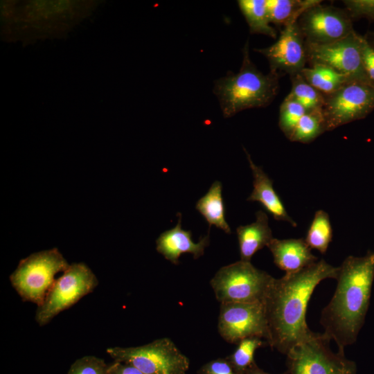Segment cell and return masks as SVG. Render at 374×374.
<instances>
[{
  "instance_id": "1",
  "label": "cell",
  "mask_w": 374,
  "mask_h": 374,
  "mask_svg": "<svg viewBox=\"0 0 374 374\" xmlns=\"http://www.w3.org/2000/svg\"><path fill=\"white\" fill-rule=\"evenodd\" d=\"M339 267L321 259L294 273L274 278L263 301L268 325L267 344L287 355L312 330L306 323L308 304L316 287L337 279Z\"/></svg>"
},
{
  "instance_id": "2",
  "label": "cell",
  "mask_w": 374,
  "mask_h": 374,
  "mask_svg": "<svg viewBox=\"0 0 374 374\" xmlns=\"http://www.w3.org/2000/svg\"><path fill=\"white\" fill-rule=\"evenodd\" d=\"M101 1H1V36L7 42L32 43L60 38L96 10Z\"/></svg>"
},
{
  "instance_id": "3",
  "label": "cell",
  "mask_w": 374,
  "mask_h": 374,
  "mask_svg": "<svg viewBox=\"0 0 374 374\" xmlns=\"http://www.w3.org/2000/svg\"><path fill=\"white\" fill-rule=\"evenodd\" d=\"M374 279V252L348 256L339 267L337 284L329 303L321 313L324 332L344 351L353 344L364 321Z\"/></svg>"
},
{
  "instance_id": "4",
  "label": "cell",
  "mask_w": 374,
  "mask_h": 374,
  "mask_svg": "<svg viewBox=\"0 0 374 374\" xmlns=\"http://www.w3.org/2000/svg\"><path fill=\"white\" fill-rule=\"evenodd\" d=\"M243 58L237 73L229 72L215 82L217 96L225 118L247 109L264 107L276 96L279 88V73L260 72L249 57V42L243 50Z\"/></svg>"
},
{
  "instance_id": "5",
  "label": "cell",
  "mask_w": 374,
  "mask_h": 374,
  "mask_svg": "<svg viewBox=\"0 0 374 374\" xmlns=\"http://www.w3.org/2000/svg\"><path fill=\"white\" fill-rule=\"evenodd\" d=\"M69 265L57 248L34 253L21 259L10 281L24 301L41 305L53 285L55 276Z\"/></svg>"
},
{
  "instance_id": "6",
  "label": "cell",
  "mask_w": 374,
  "mask_h": 374,
  "mask_svg": "<svg viewBox=\"0 0 374 374\" xmlns=\"http://www.w3.org/2000/svg\"><path fill=\"white\" fill-rule=\"evenodd\" d=\"M274 277L239 260L220 268L210 281L217 300L225 303H263Z\"/></svg>"
},
{
  "instance_id": "7",
  "label": "cell",
  "mask_w": 374,
  "mask_h": 374,
  "mask_svg": "<svg viewBox=\"0 0 374 374\" xmlns=\"http://www.w3.org/2000/svg\"><path fill=\"white\" fill-rule=\"evenodd\" d=\"M323 332H311L287 355V374H356V364L344 351L334 352Z\"/></svg>"
},
{
  "instance_id": "8",
  "label": "cell",
  "mask_w": 374,
  "mask_h": 374,
  "mask_svg": "<svg viewBox=\"0 0 374 374\" xmlns=\"http://www.w3.org/2000/svg\"><path fill=\"white\" fill-rule=\"evenodd\" d=\"M107 353L114 359L130 364L143 374H186L189 360L167 337L140 346L112 347Z\"/></svg>"
},
{
  "instance_id": "9",
  "label": "cell",
  "mask_w": 374,
  "mask_h": 374,
  "mask_svg": "<svg viewBox=\"0 0 374 374\" xmlns=\"http://www.w3.org/2000/svg\"><path fill=\"white\" fill-rule=\"evenodd\" d=\"M98 280L84 262L72 263L55 279L43 303L37 307L35 321L39 326L48 323L62 311L92 292Z\"/></svg>"
},
{
  "instance_id": "10",
  "label": "cell",
  "mask_w": 374,
  "mask_h": 374,
  "mask_svg": "<svg viewBox=\"0 0 374 374\" xmlns=\"http://www.w3.org/2000/svg\"><path fill=\"white\" fill-rule=\"evenodd\" d=\"M373 109L374 82L350 80L333 93L324 95L322 110L326 131L362 119Z\"/></svg>"
},
{
  "instance_id": "11",
  "label": "cell",
  "mask_w": 374,
  "mask_h": 374,
  "mask_svg": "<svg viewBox=\"0 0 374 374\" xmlns=\"http://www.w3.org/2000/svg\"><path fill=\"white\" fill-rule=\"evenodd\" d=\"M218 331L230 344H238L251 337H269L267 321L263 303H221Z\"/></svg>"
},
{
  "instance_id": "12",
  "label": "cell",
  "mask_w": 374,
  "mask_h": 374,
  "mask_svg": "<svg viewBox=\"0 0 374 374\" xmlns=\"http://www.w3.org/2000/svg\"><path fill=\"white\" fill-rule=\"evenodd\" d=\"M305 48L308 62L310 65L324 64L353 80H369L362 61L360 35L355 31L343 39L328 44L305 42Z\"/></svg>"
},
{
  "instance_id": "13",
  "label": "cell",
  "mask_w": 374,
  "mask_h": 374,
  "mask_svg": "<svg viewBox=\"0 0 374 374\" xmlns=\"http://www.w3.org/2000/svg\"><path fill=\"white\" fill-rule=\"evenodd\" d=\"M298 24L305 41L313 44L333 42L355 31L346 10L321 3L307 9L299 18Z\"/></svg>"
},
{
  "instance_id": "14",
  "label": "cell",
  "mask_w": 374,
  "mask_h": 374,
  "mask_svg": "<svg viewBox=\"0 0 374 374\" xmlns=\"http://www.w3.org/2000/svg\"><path fill=\"white\" fill-rule=\"evenodd\" d=\"M294 19L287 24L280 32L277 41L272 45L255 49L269 61L270 71L280 75L299 74L308 62L305 38Z\"/></svg>"
},
{
  "instance_id": "15",
  "label": "cell",
  "mask_w": 374,
  "mask_h": 374,
  "mask_svg": "<svg viewBox=\"0 0 374 374\" xmlns=\"http://www.w3.org/2000/svg\"><path fill=\"white\" fill-rule=\"evenodd\" d=\"M177 215V225L161 233L156 240L157 251L175 265L179 263V258L183 253H191L193 258H199L209 244L208 235L202 238L198 242H194L191 231L181 228V214L178 213Z\"/></svg>"
},
{
  "instance_id": "16",
  "label": "cell",
  "mask_w": 374,
  "mask_h": 374,
  "mask_svg": "<svg viewBox=\"0 0 374 374\" xmlns=\"http://www.w3.org/2000/svg\"><path fill=\"white\" fill-rule=\"evenodd\" d=\"M267 247L274 264L285 274L299 271L318 261L304 238H273Z\"/></svg>"
},
{
  "instance_id": "17",
  "label": "cell",
  "mask_w": 374,
  "mask_h": 374,
  "mask_svg": "<svg viewBox=\"0 0 374 374\" xmlns=\"http://www.w3.org/2000/svg\"><path fill=\"white\" fill-rule=\"evenodd\" d=\"M249 161L253 177V190L247 201L258 202L273 217L278 221H285L296 227V222L289 215L283 202L273 187V181L256 166L249 154L244 149Z\"/></svg>"
},
{
  "instance_id": "18",
  "label": "cell",
  "mask_w": 374,
  "mask_h": 374,
  "mask_svg": "<svg viewBox=\"0 0 374 374\" xmlns=\"http://www.w3.org/2000/svg\"><path fill=\"white\" fill-rule=\"evenodd\" d=\"M240 260L250 262L252 256L264 247H267L271 240V230L268 223V216L262 211L256 213V220L251 224L239 226L236 229Z\"/></svg>"
},
{
  "instance_id": "19",
  "label": "cell",
  "mask_w": 374,
  "mask_h": 374,
  "mask_svg": "<svg viewBox=\"0 0 374 374\" xmlns=\"http://www.w3.org/2000/svg\"><path fill=\"white\" fill-rule=\"evenodd\" d=\"M222 183L214 181L207 193L196 204V209L204 217L209 226L214 225L226 233H231V230L225 218V206L222 195Z\"/></svg>"
},
{
  "instance_id": "20",
  "label": "cell",
  "mask_w": 374,
  "mask_h": 374,
  "mask_svg": "<svg viewBox=\"0 0 374 374\" xmlns=\"http://www.w3.org/2000/svg\"><path fill=\"white\" fill-rule=\"evenodd\" d=\"M302 77L323 95L337 91L353 79L337 70L321 64H313L305 67L300 73Z\"/></svg>"
},
{
  "instance_id": "21",
  "label": "cell",
  "mask_w": 374,
  "mask_h": 374,
  "mask_svg": "<svg viewBox=\"0 0 374 374\" xmlns=\"http://www.w3.org/2000/svg\"><path fill=\"white\" fill-rule=\"evenodd\" d=\"M319 0H266L270 23L283 27L300 16L309 8L321 3Z\"/></svg>"
},
{
  "instance_id": "22",
  "label": "cell",
  "mask_w": 374,
  "mask_h": 374,
  "mask_svg": "<svg viewBox=\"0 0 374 374\" xmlns=\"http://www.w3.org/2000/svg\"><path fill=\"white\" fill-rule=\"evenodd\" d=\"M238 4L248 24L251 33L263 34L274 39L276 38L277 32L270 25L266 0H239Z\"/></svg>"
},
{
  "instance_id": "23",
  "label": "cell",
  "mask_w": 374,
  "mask_h": 374,
  "mask_svg": "<svg viewBox=\"0 0 374 374\" xmlns=\"http://www.w3.org/2000/svg\"><path fill=\"white\" fill-rule=\"evenodd\" d=\"M332 240V229L328 213L323 210L315 212L308 229L305 241L312 249L324 254Z\"/></svg>"
},
{
  "instance_id": "24",
  "label": "cell",
  "mask_w": 374,
  "mask_h": 374,
  "mask_svg": "<svg viewBox=\"0 0 374 374\" xmlns=\"http://www.w3.org/2000/svg\"><path fill=\"white\" fill-rule=\"evenodd\" d=\"M326 132L322 109L307 112L296 124L289 140L309 143Z\"/></svg>"
},
{
  "instance_id": "25",
  "label": "cell",
  "mask_w": 374,
  "mask_h": 374,
  "mask_svg": "<svg viewBox=\"0 0 374 374\" xmlns=\"http://www.w3.org/2000/svg\"><path fill=\"white\" fill-rule=\"evenodd\" d=\"M292 89L287 95L295 100L307 112L322 109L324 104V95L310 85L299 73L290 77Z\"/></svg>"
},
{
  "instance_id": "26",
  "label": "cell",
  "mask_w": 374,
  "mask_h": 374,
  "mask_svg": "<svg viewBox=\"0 0 374 374\" xmlns=\"http://www.w3.org/2000/svg\"><path fill=\"white\" fill-rule=\"evenodd\" d=\"M260 338L251 337L241 340L237 348L229 357V360L238 374H244L254 362L256 350L266 344Z\"/></svg>"
},
{
  "instance_id": "27",
  "label": "cell",
  "mask_w": 374,
  "mask_h": 374,
  "mask_svg": "<svg viewBox=\"0 0 374 374\" xmlns=\"http://www.w3.org/2000/svg\"><path fill=\"white\" fill-rule=\"evenodd\" d=\"M307 112L295 100L287 96L280 106L278 125L289 139L301 118Z\"/></svg>"
},
{
  "instance_id": "28",
  "label": "cell",
  "mask_w": 374,
  "mask_h": 374,
  "mask_svg": "<svg viewBox=\"0 0 374 374\" xmlns=\"http://www.w3.org/2000/svg\"><path fill=\"white\" fill-rule=\"evenodd\" d=\"M68 374H109V364L95 356H84L74 362Z\"/></svg>"
},
{
  "instance_id": "29",
  "label": "cell",
  "mask_w": 374,
  "mask_h": 374,
  "mask_svg": "<svg viewBox=\"0 0 374 374\" xmlns=\"http://www.w3.org/2000/svg\"><path fill=\"white\" fill-rule=\"evenodd\" d=\"M346 10L352 19L374 20V0H345Z\"/></svg>"
},
{
  "instance_id": "30",
  "label": "cell",
  "mask_w": 374,
  "mask_h": 374,
  "mask_svg": "<svg viewBox=\"0 0 374 374\" xmlns=\"http://www.w3.org/2000/svg\"><path fill=\"white\" fill-rule=\"evenodd\" d=\"M360 50L364 71L369 80L374 82V47L365 37L360 35Z\"/></svg>"
},
{
  "instance_id": "31",
  "label": "cell",
  "mask_w": 374,
  "mask_h": 374,
  "mask_svg": "<svg viewBox=\"0 0 374 374\" xmlns=\"http://www.w3.org/2000/svg\"><path fill=\"white\" fill-rule=\"evenodd\" d=\"M201 374H238L229 359H217L205 364Z\"/></svg>"
},
{
  "instance_id": "32",
  "label": "cell",
  "mask_w": 374,
  "mask_h": 374,
  "mask_svg": "<svg viewBox=\"0 0 374 374\" xmlns=\"http://www.w3.org/2000/svg\"><path fill=\"white\" fill-rule=\"evenodd\" d=\"M109 374H143L134 366L120 362L114 361L109 364Z\"/></svg>"
},
{
  "instance_id": "33",
  "label": "cell",
  "mask_w": 374,
  "mask_h": 374,
  "mask_svg": "<svg viewBox=\"0 0 374 374\" xmlns=\"http://www.w3.org/2000/svg\"><path fill=\"white\" fill-rule=\"evenodd\" d=\"M287 373H283V374H287ZM244 374H269L268 373H266L263 371H262L261 369H260L259 368L257 367V366L256 365V364H254L252 366H251L246 372Z\"/></svg>"
},
{
  "instance_id": "34",
  "label": "cell",
  "mask_w": 374,
  "mask_h": 374,
  "mask_svg": "<svg viewBox=\"0 0 374 374\" xmlns=\"http://www.w3.org/2000/svg\"><path fill=\"white\" fill-rule=\"evenodd\" d=\"M365 38L368 42V43L374 47V32H370L368 33L366 36H365Z\"/></svg>"
}]
</instances>
